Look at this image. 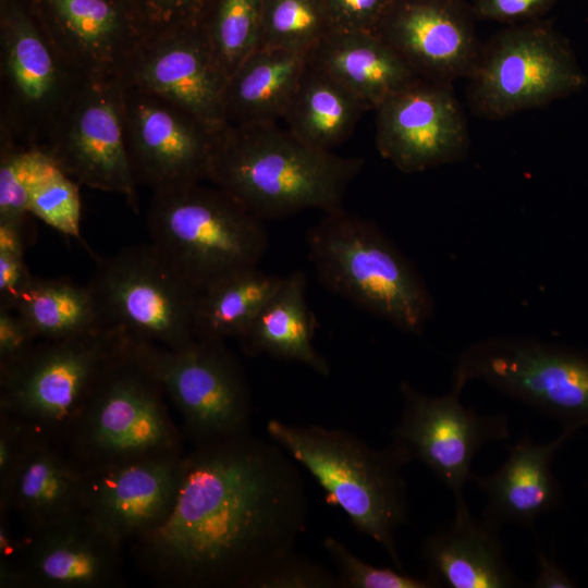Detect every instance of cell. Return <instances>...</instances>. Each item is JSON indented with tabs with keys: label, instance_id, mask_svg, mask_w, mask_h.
I'll list each match as a JSON object with an SVG mask.
<instances>
[{
	"label": "cell",
	"instance_id": "obj_1",
	"mask_svg": "<svg viewBox=\"0 0 588 588\" xmlns=\"http://www.w3.org/2000/svg\"><path fill=\"white\" fill-rule=\"evenodd\" d=\"M297 463L252 433L184 453L163 520L128 546L134 566L164 588H247L294 552L306 530Z\"/></svg>",
	"mask_w": 588,
	"mask_h": 588
},
{
	"label": "cell",
	"instance_id": "obj_2",
	"mask_svg": "<svg viewBox=\"0 0 588 588\" xmlns=\"http://www.w3.org/2000/svg\"><path fill=\"white\" fill-rule=\"evenodd\" d=\"M364 160L311 147L277 123L225 126L217 133L208 181L257 218L342 207Z\"/></svg>",
	"mask_w": 588,
	"mask_h": 588
},
{
	"label": "cell",
	"instance_id": "obj_3",
	"mask_svg": "<svg viewBox=\"0 0 588 588\" xmlns=\"http://www.w3.org/2000/svg\"><path fill=\"white\" fill-rule=\"evenodd\" d=\"M267 433L340 507L356 529L378 542L403 571L396 531L407 522V486L402 467L408 462L390 443L376 449L354 433L320 425L270 419Z\"/></svg>",
	"mask_w": 588,
	"mask_h": 588
},
{
	"label": "cell",
	"instance_id": "obj_4",
	"mask_svg": "<svg viewBox=\"0 0 588 588\" xmlns=\"http://www.w3.org/2000/svg\"><path fill=\"white\" fill-rule=\"evenodd\" d=\"M306 243L326 289L400 331L422 333L434 311L432 295L376 223L340 207L324 212L308 230Z\"/></svg>",
	"mask_w": 588,
	"mask_h": 588
},
{
	"label": "cell",
	"instance_id": "obj_5",
	"mask_svg": "<svg viewBox=\"0 0 588 588\" xmlns=\"http://www.w3.org/2000/svg\"><path fill=\"white\" fill-rule=\"evenodd\" d=\"M264 222L203 182L152 192L146 213L150 243L199 291L258 266L269 244Z\"/></svg>",
	"mask_w": 588,
	"mask_h": 588
},
{
	"label": "cell",
	"instance_id": "obj_6",
	"mask_svg": "<svg viewBox=\"0 0 588 588\" xmlns=\"http://www.w3.org/2000/svg\"><path fill=\"white\" fill-rule=\"evenodd\" d=\"M167 395L136 357L132 340L108 368L64 442L79 473L181 455L182 436Z\"/></svg>",
	"mask_w": 588,
	"mask_h": 588
},
{
	"label": "cell",
	"instance_id": "obj_7",
	"mask_svg": "<svg viewBox=\"0 0 588 588\" xmlns=\"http://www.w3.org/2000/svg\"><path fill=\"white\" fill-rule=\"evenodd\" d=\"M128 342L124 332L107 327L39 340L23 358L0 370V411L64 448L96 385Z\"/></svg>",
	"mask_w": 588,
	"mask_h": 588
},
{
	"label": "cell",
	"instance_id": "obj_8",
	"mask_svg": "<svg viewBox=\"0 0 588 588\" xmlns=\"http://www.w3.org/2000/svg\"><path fill=\"white\" fill-rule=\"evenodd\" d=\"M467 79L473 113L488 120L549 105L587 84L568 40L540 19L506 25L482 44Z\"/></svg>",
	"mask_w": 588,
	"mask_h": 588
},
{
	"label": "cell",
	"instance_id": "obj_9",
	"mask_svg": "<svg viewBox=\"0 0 588 588\" xmlns=\"http://www.w3.org/2000/svg\"><path fill=\"white\" fill-rule=\"evenodd\" d=\"M481 380L575 432L588 426V352L525 336H493L465 347L451 388Z\"/></svg>",
	"mask_w": 588,
	"mask_h": 588
},
{
	"label": "cell",
	"instance_id": "obj_10",
	"mask_svg": "<svg viewBox=\"0 0 588 588\" xmlns=\"http://www.w3.org/2000/svg\"><path fill=\"white\" fill-rule=\"evenodd\" d=\"M100 323L132 340L180 348L195 340L199 290L149 242L98 260L87 283Z\"/></svg>",
	"mask_w": 588,
	"mask_h": 588
},
{
	"label": "cell",
	"instance_id": "obj_11",
	"mask_svg": "<svg viewBox=\"0 0 588 588\" xmlns=\"http://www.w3.org/2000/svg\"><path fill=\"white\" fill-rule=\"evenodd\" d=\"M86 82L57 52L26 0H1L0 140L38 149Z\"/></svg>",
	"mask_w": 588,
	"mask_h": 588
},
{
	"label": "cell",
	"instance_id": "obj_12",
	"mask_svg": "<svg viewBox=\"0 0 588 588\" xmlns=\"http://www.w3.org/2000/svg\"><path fill=\"white\" fill-rule=\"evenodd\" d=\"M132 348L181 414L195 445L250 433L249 383L225 342L195 339L170 348L132 340Z\"/></svg>",
	"mask_w": 588,
	"mask_h": 588
},
{
	"label": "cell",
	"instance_id": "obj_13",
	"mask_svg": "<svg viewBox=\"0 0 588 588\" xmlns=\"http://www.w3.org/2000/svg\"><path fill=\"white\" fill-rule=\"evenodd\" d=\"M121 78L87 81L37 149L79 185L125 197L138 212L125 147Z\"/></svg>",
	"mask_w": 588,
	"mask_h": 588
},
{
	"label": "cell",
	"instance_id": "obj_14",
	"mask_svg": "<svg viewBox=\"0 0 588 588\" xmlns=\"http://www.w3.org/2000/svg\"><path fill=\"white\" fill-rule=\"evenodd\" d=\"M403 400L391 443L406 461H417L453 493L455 506L465 504L464 486L471 477L475 455L487 444L510 437L505 414L481 415L461 402V390L431 396L402 382Z\"/></svg>",
	"mask_w": 588,
	"mask_h": 588
},
{
	"label": "cell",
	"instance_id": "obj_15",
	"mask_svg": "<svg viewBox=\"0 0 588 588\" xmlns=\"http://www.w3.org/2000/svg\"><path fill=\"white\" fill-rule=\"evenodd\" d=\"M122 86L125 147L136 184L157 192L208 181L218 132L158 95Z\"/></svg>",
	"mask_w": 588,
	"mask_h": 588
},
{
	"label": "cell",
	"instance_id": "obj_16",
	"mask_svg": "<svg viewBox=\"0 0 588 588\" xmlns=\"http://www.w3.org/2000/svg\"><path fill=\"white\" fill-rule=\"evenodd\" d=\"M373 111L376 147L401 172L453 163L468 152L466 117L452 84L416 78Z\"/></svg>",
	"mask_w": 588,
	"mask_h": 588
},
{
	"label": "cell",
	"instance_id": "obj_17",
	"mask_svg": "<svg viewBox=\"0 0 588 588\" xmlns=\"http://www.w3.org/2000/svg\"><path fill=\"white\" fill-rule=\"evenodd\" d=\"M63 61L85 81L121 78L147 38L131 0H26Z\"/></svg>",
	"mask_w": 588,
	"mask_h": 588
},
{
	"label": "cell",
	"instance_id": "obj_18",
	"mask_svg": "<svg viewBox=\"0 0 588 588\" xmlns=\"http://www.w3.org/2000/svg\"><path fill=\"white\" fill-rule=\"evenodd\" d=\"M228 79L198 24L148 35L121 76L124 86L173 102L213 132L226 124Z\"/></svg>",
	"mask_w": 588,
	"mask_h": 588
},
{
	"label": "cell",
	"instance_id": "obj_19",
	"mask_svg": "<svg viewBox=\"0 0 588 588\" xmlns=\"http://www.w3.org/2000/svg\"><path fill=\"white\" fill-rule=\"evenodd\" d=\"M474 16L465 0H393L375 33L418 78L453 85L480 54Z\"/></svg>",
	"mask_w": 588,
	"mask_h": 588
},
{
	"label": "cell",
	"instance_id": "obj_20",
	"mask_svg": "<svg viewBox=\"0 0 588 588\" xmlns=\"http://www.w3.org/2000/svg\"><path fill=\"white\" fill-rule=\"evenodd\" d=\"M184 453L81 473L82 510L120 546H131L167 516Z\"/></svg>",
	"mask_w": 588,
	"mask_h": 588
},
{
	"label": "cell",
	"instance_id": "obj_21",
	"mask_svg": "<svg viewBox=\"0 0 588 588\" xmlns=\"http://www.w3.org/2000/svg\"><path fill=\"white\" fill-rule=\"evenodd\" d=\"M24 534L23 588H112L123 584V547L83 510Z\"/></svg>",
	"mask_w": 588,
	"mask_h": 588
},
{
	"label": "cell",
	"instance_id": "obj_22",
	"mask_svg": "<svg viewBox=\"0 0 588 588\" xmlns=\"http://www.w3.org/2000/svg\"><path fill=\"white\" fill-rule=\"evenodd\" d=\"M574 434L563 430L547 443L524 437L507 448L505 462L492 474H471L485 493L483 518L497 526L511 523L530 527L562 500L561 486L552 470L555 453Z\"/></svg>",
	"mask_w": 588,
	"mask_h": 588
},
{
	"label": "cell",
	"instance_id": "obj_23",
	"mask_svg": "<svg viewBox=\"0 0 588 588\" xmlns=\"http://www.w3.org/2000/svg\"><path fill=\"white\" fill-rule=\"evenodd\" d=\"M499 529L486 518H475L466 503L456 505L450 527L429 535L422 542L428 575L440 587L449 588L520 586L505 561Z\"/></svg>",
	"mask_w": 588,
	"mask_h": 588
},
{
	"label": "cell",
	"instance_id": "obj_24",
	"mask_svg": "<svg viewBox=\"0 0 588 588\" xmlns=\"http://www.w3.org/2000/svg\"><path fill=\"white\" fill-rule=\"evenodd\" d=\"M0 509L36 529L82 510V474L65 449L42 436L0 489Z\"/></svg>",
	"mask_w": 588,
	"mask_h": 588
},
{
	"label": "cell",
	"instance_id": "obj_25",
	"mask_svg": "<svg viewBox=\"0 0 588 588\" xmlns=\"http://www.w3.org/2000/svg\"><path fill=\"white\" fill-rule=\"evenodd\" d=\"M308 60L352 93L368 111L418 78L376 33L332 32Z\"/></svg>",
	"mask_w": 588,
	"mask_h": 588
},
{
	"label": "cell",
	"instance_id": "obj_26",
	"mask_svg": "<svg viewBox=\"0 0 588 588\" xmlns=\"http://www.w3.org/2000/svg\"><path fill=\"white\" fill-rule=\"evenodd\" d=\"M307 62L308 53L304 51L258 48L228 79L226 123L247 125L282 120Z\"/></svg>",
	"mask_w": 588,
	"mask_h": 588
},
{
	"label": "cell",
	"instance_id": "obj_27",
	"mask_svg": "<svg viewBox=\"0 0 588 588\" xmlns=\"http://www.w3.org/2000/svg\"><path fill=\"white\" fill-rule=\"evenodd\" d=\"M306 285L303 271L283 277L277 292L238 341L247 356L297 362L328 376L330 365L314 345L315 321L307 304Z\"/></svg>",
	"mask_w": 588,
	"mask_h": 588
},
{
	"label": "cell",
	"instance_id": "obj_28",
	"mask_svg": "<svg viewBox=\"0 0 588 588\" xmlns=\"http://www.w3.org/2000/svg\"><path fill=\"white\" fill-rule=\"evenodd\" d=\"M367 111L352 93L308 60L282 120L307 145L333 151Z\"/></svg>",
	"mask_w": 588,
	"mask_h": 588
},
{
	"label": "cell",
	"instance_id": "obj_29",
	"mask_svg": "<svg viewBox=\"0 0 588 588\" xmlns=\"http://www.w3.org/2000/svg\"><path fill=\"white\" fill-rule=\"evenodd\" d=\"M282 279L255 266L201 290L195 310V339L238 340L277 292Z\"/></svg>",
	"mask_w": 588,
	"mask_h": 588
},
{
	"label": "cell",
	"instance_id": "obj_30",
	"mask_svg": "<svg viewBox=\"0 0 588 588\" xmlns=\"http://www.w3.org/2000/svg\"><path fill=\"white\" fill-rule=\"evenodd\" d=\"M15 309L38 340H59L103 328L89 286L68 279L34 277Z\"/></svg>",
	"mask_w": 588,
	"mask_h": 588
},
{
	"label": "cell",
	"instance_id": "obj_31",
	"mask_svg": "<svg viewBox=\"0 0 588 588\" xmlns=\"http://www.w3.org/2000/svg\"><path fill=\"white\" fill-rule=\"evenodd\" d=\"M198 26L228 78L261 42V0H211Z\"/></svg>",
	"mask_w": 588,
	"mask_h": 588
},
{
	"label": "cell",
	"instance_id": "obj_32",
	"mask_svg": "<svg viewBox=\"0 0 588 588\" xmlns=\"http://www.w3.org/2000/svg\"><path fill=\"white\" fill-rule=\"evenodd\" d=\"M332 32L323 0H261L260 47L308 53Z\"/></svg>",
	"mask_w": 588,
	"mask_h": 588
},
{
	"label": "cell",
	"instance_id": "obj_33",
	"mask_svg": "<svg viewBox=\"0 0 588 588\" xmlns=\"http://www.w3.org/2000/svg\"><path fill=\"white\" fill-rule=\"evenodd\" d=\"M78 185L42 154L29 186L28 212L66 235L78 236Z\"/></svg>",
	"mask_w": 588,
	"mask_h": 588
},
{
	"label": "cell",
	"instance_id": "obj_34",
	"mask_svg": "<svg viewBox=\"0 0 588 588\" xmlns=\"http://www.w3.org/2000/svg\"><path fill=\"white\" fill-rule=\"evenodd\" d=\"M327 553L338 568L339 588H433L439 584L429 575L414 577L403 571L378 567L352 553L339 539L328 536L323 540Z\"/></svg>",
	"mask_w": 588,
	"mask_h": 588
},
{
	"label": "cell",
	"instance_id": "obj_35",
	"mask_svg": "<svg viewBox=\"0 0 588 588\" xmlns=\"http://www.w3.org/2000/svg\"><path fill=\"white\" fill-rule=\"evenodd\" d=\"M42 157L37 149L0 142V221L23 219L28 212V193Z\"/></svg>",
	"mask_w": 588,
	"mask_h": 588
},
{
	"label": "cell",
	"instance_id": "obj_36",
	"mask_svg": "<svg viewBox=\"0 0 588 588\" xmlns=\"http://www.w3.org/2000/svg\"><path fill=\"white\" fill-rule=\"evenodd\" d=\"M247 588H339V580L324 566L292 552L255 576Z\"/></svg>",
	"mask_w": 588,
	"mask_h": 588
},
{
	"label": "cell",
	"instance_id": "obj_37",
	"mask_svg": "<svg viewBox=\"0 0 588 588\" xmlns=\"http://www.w3.org/2000/svg\"><path fill=\"white\" fill-rule=\"evenodd\" d=\"M148 34L197 24L211 0H131Z\"/></svg>",
	"mask_w": 588,
	"mask_h": 588
},
{
	"label": "cell",
	"instance_id": "obj_38",
	"mask_svg": "<svg viewBox=\"0 0 588 588\" xmlns=\"http://www.w3.org/2000/svg\"><path fill=\"white\" fill-rule=\"evenodd\" d=\"M39 437L25 420L0 411V489L8 483Z\"/></svg>",
	"mask_w": 588,
	"mask_h": 588
},
{
	"label": "cell",
	"instance_id": "obj_39",
	"mask_svg": "<svg viewBox=\"0 0 588 588\" xmlns=\"http://www.w3.org/2000/svg\"><path fill=\"white\" fill-rule=\"evenodd\" d=\"M393 0H323L333 32L375 33Z\"/></svg>",
	"mask_w": 588,
	"mask_h": 588
},
{
	"label": "cell",
	"instance_id": "obj_40",
	"mask_svg": "<svg viewBox=\"0 0 588 588\" xmlns=\"http://www.w3.org/2000/svg\"><path fill=\"white\" fill-rule=\"evenodd\" d=\"M38 341L16 309L0 307V370L23 358Z\"/></svg>",
	"mask_w": 588,
	"mask_h": 588
},
{
	"label": "cell",
	"instance_id": "obj_41",
	"mask_svg": "<svg viewBox=\"0 0 588 588\" xmlns=\"http://www.w3.org/2000/svg\"><path fill=\"white\" fill-rule=\"evenodd\" d=\"M558 0H475L476 17L506 25L539 20Z\"/></svg>",
	"mask_w": 588,
	"mask_h": 588
},
{
	"label": "cell",
	"instance_id": "obj_42",
	"mask_svg": "<svg viewBox=\"0 0 588 588\" xmlns=\"http://www.w3.org/2000/svg\"><path fill=\"white\" fill-rule=\"evenodd\" d=\"M25 248L0 245V307L14 308L34 278L24 260Z\"/></svg>",
	"mask_w": 588,
	"mask_h": 588
},
{
	"label": "cell",
	"instance_id": "obj_43",
	"mask_svg": "<svg viewBox=\"0 0 588 588\" xmlns=\"http://www.w3.org/2000/svg\"><path fill=\"white\" fill-rule=\"evenodd\" d=\"M11 516L10 511L0 509V588H23L20 559L25 534L15 531Z\"/></svg>",
	"mask_w": 588,
	"mask_h": 588
},
{
	"label": "cell",
	"instance_id": "obj_44",
	"mask_svg": "<svg viewBox=\"0 0 588 588\" xmlns=\"http://www.w3.org/2000/svg\"><path fill=\"white\" fill-rule=\"evenodd\" d=\"M538 572L530 587L534 588H573L577 584L575 579L561 567L554 558L542 551H537Z\"/></svg>",
	"mask_w": 588,
	"mask_h": 588
}]
</instances>
